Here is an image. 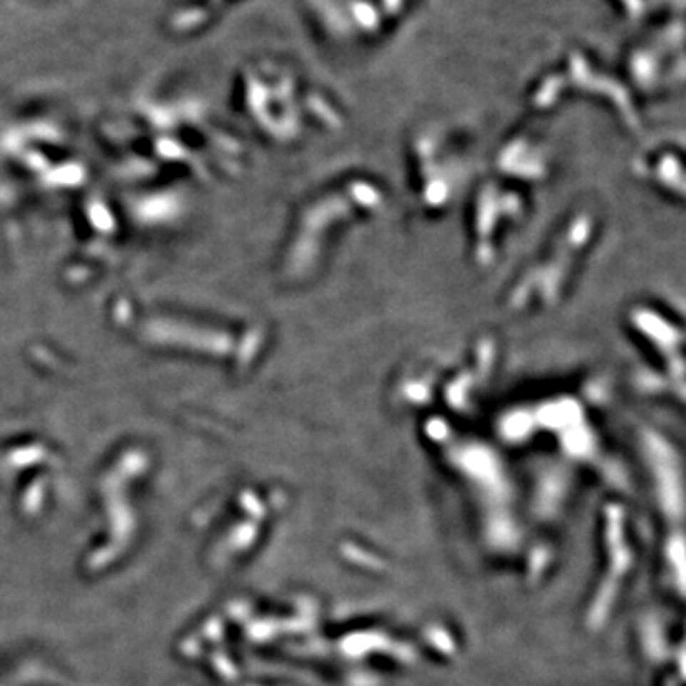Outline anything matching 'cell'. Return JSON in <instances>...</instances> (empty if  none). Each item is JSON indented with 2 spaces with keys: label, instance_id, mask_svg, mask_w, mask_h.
<instances>
[{
  "label": "cell",
  "instance_id": "cell-1",
  "mask_svg": "<svg viewBox=\"0 0 686 686\" xmlns=\"http://www.w3.org/2000/svg\"><path fill=\"white\" fill-rule=\"evenodd\" d=\"M600 212L580 204L560 217L551 235L513 279L503 307L515 317H536L557 309L566 300L583 265L593 254L600 233Z\"/></svg>",
  "mask_w": 686,
  "mask_h": 686
},
{
  "label": "cell",
  "instance_id": "cell-2",
  "mask_svg": "<svg viewBox=\"0 0 686 686\" xmlns=\"http://www.w3.org/2000/svg\"><path fill=\"white\" fill-rule=\"evenodd\" d=\"M473 153H408V181L414 200L429 214L446 210L471 172Z\"/></svg>",
  "mask_w": 686,
  "mask_h": 686
},
{
  "label": "cell",
  "instance_id": "cell-3",
  "mask_svg": "<svg viewBox=\"0 0 686 686\" xmlns=\"http://www.w3.org/2000/svg\"><path fill=\"white\" fill-rule=\"evenodd\" d=\"M639 166H643V180L650 181L663 195H671L677 200H682V153L665 147L660 151L648 153Z\"/></svg>",
  "mask_w": 686,
  "mask_h": 686
}]
</instances>
